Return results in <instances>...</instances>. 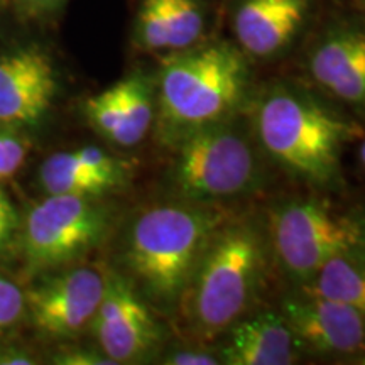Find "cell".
<instances>
[{
	"instance_id": "4",
	"label": "cell",
	"mask_w": 365,
	"mask_h": 365,
	"mask_svg": "<svg viewBox=\"0 0 365 365\" xmlns=\"http://www.w3.org/2000/svg\"><path fill=\"white\" fill-rule=\"evenodd\" d=\"M230 213L222 205L173 196L130 222L122 261L127 279L154 312L173 319L210 239Z\"/></svg>"
},
{
	"instance_id": "13",
	"label": "cell",
	"mask_w": 365,
	"mask_h": 365,
	"mask_svg": "<svg viewBox=\"0 0 365 365\" xmlns=\"http://www.w3.org/2000/svg\"><path fill=\"white\" fill-rule=\"evenodd\" d=\"M83 113L88 124L112 144L139 145L154 129L156 81L143 71L130 73L86 98Z\"/></svg>"
},
{
	"instance_id": "1",
	"label": "cell",
	"mask_w": 365,
	"mask_h": 365,
	"mask_svg": "<svg viewBox=\"0 0 365 365\" xmlns=\"http://www.w3.org/2000/svg\"><path fill=\"white\" fill-rule=\"evenodd\" d=\"M247 115L271 166L312 191L345 188V150L365 134L362 122L349 110L312 86L276 80L255 88Z\"/></svg>"
},
{
	"instance_id": "27",
	"label": "cell",
	"mask_w": 365,
	"mask_h": 365,
	"mask_svg": "<svg viewBox=\"0 0 365 365\" xmlns=\"http://www.w3.org/2000/svg\"><path fill=\"white\" fill-rule=\"evenodd\" d=\"M355 7H357V12L365 19V0H355Z\"/></svg>"
},
{
	"instance_id": "10",
	"label": "cell",
	"mask_w": 365,
	"mask_h": 365,
	"mask_svg": "<svg viewBox=\"0 0 365 365\" xmlns=\"http://www.w3.org/2000/svg\"><path fill=\"white\" fill-rule=\"evenodd\" d=\"M100 350L115 364L135 362L161 349L164 328L130 281L107 269L102 303L90 325Z\"/></svg>"
},
{
	"instance_id": "19",
	"label": "cell",
	"mask_w": 365,
	"mask_h": 365,
	"mask_svg": "<svg viewBox=\"0 0 365 365\" xmlns=\"http://www.w3.org/2000/svg\"><path fill=\"white\" fill-rule=\"evenodd\" d=\"M159 362L166 365H218L222 360L218 350L212 345L182 340L180 345L171 346L168 352L161 354Z\"/></svg>"
},
{
	"instance_id": "24",
	"label": "cell",
	"mask_w": 365,
	"mask_h": 365,
	"mask_svg": "<svg viewBox=\"0 0 365 365\" xmlns=\"http://www.w3.org/2000/svg\"><path fill=\"white\" fill-rule=\"evenodd\" d=\"M0 364L4 365H17V364H22V365H29L33 364V360H29V357H26V355H7V357H2L0 359Z\"/></svg>"
},
{
	"instance_id": "23",
	"label": "cell",
	"mask_w": 365,
	"mask_h": 365,
	"mask_svg": "<svg viewBox=\"0 0 365 365\" xmlns=\"http://www.w3.org/2000/svg\"><path fill=\"white\" fill-rule=\"evenodd\" d=\"M56 364L65 365H115L103 354H93L88 350H75V352H65L56 357Z\"/></svg>"
},
{
	"instance_id": "15",
	"label": "cell",
	"mask_w": 365,
	"mask_h": 365,
	"mask_svg": "<svg viewBox=\"0 0 365 365\" xmlns=\"http://www.w3.org/2000/svg\"><path fill=\"white\" fill-rule=\"evenodd\" d=\"M207 0H139L134 22L137 48L166 58L208 39Z\"/></svg>"
},
{
	"instance_id": "5",
	"label": "cell",
	"mask_w": 365,
	"mask_h": 365,
	"mask_svg": "<svg viewBox=\"0 0 365 365\" xmlns=\"http://www.w3.org/2000/svg\"><path fill=\"white\" fill-rule=\"evenodd\" d=\"M168 149V186L175 198L225 207L267 185L271 164L255 143L247 112L191 132Z\"/></svg>"
},
{
	"instance_id": "9",
	"label": "cell",
	"mask_w": 365,
	"mask_h": 365,
	"mask_svg": "<svg viewBox=\"0 0 365 365\" xmlns=\"http://www.w3.org/2000/svg\"><path fill=\"white\" fill-rule=\"evenodd\" d=\"M317 0H230L232 41L254 65H272L298 48L308 34Z\"/></svg>"
},
{
	"instance_id": "2",
	"label": "cell",
	"mask_w": 365,
	"mask_h": 365,
	"mask_svg": "<svg viewBox=\"0 0 365 365\" xmlns=\"http://www.w3.org/2000/svg\"><path fill=\"white\" fill-rule=\"evenodd\" d=\"M274 266L266 220L230 213L217 228L173 317L182 340L212 345L252 313Z\"/></svg>"
},
{
	"instance_id": "7",
	"label": "cell",
	"mask_w": 365,
	"mask_h": 365,
	"mask_svg": "<svg viewBox=\"0 0 365 365\" xmlns=\"http://www.w3.org/2000/svg\"><path fill=\"white\" fill-rule=\"evenodd\" d=\"M100 198L48 195L31 210L24 250L31 266L51 269L70 264L97 247L110 225V212Z\"/></svg>"
},
{
	"instance_id": "26",
	"label": "cell",
	"mask_w": 365,
	"mask_h": 365,
	"mask_svg": "<svg viewBox=\"0 0 365 365\" xmlns=\"http://www.w3.org/2000/svg\"><path fill=\"white\" fill-rule=\"evenodd\" d=\"M359 143H360V148H359V159H360V164H362V168L365 170V134L362 135V139H360Z\"/></svg>"
},
{
	"instance_id": "17",
	"label": "cell",
	"mask_w": 365,
	"mask_h": 365,
	"mask_svg": "<svg viewBox=\"0 0 365 365\" xmlns=\"http://www.w3.org/2000/svg\"><path fill=\"white\" fill-rule=\"evenodd\" d=\"M129 168L107 150L80 148L49 156L39 170L48 195H75L102 198L125 185Z\"/></svg>"
},
{
	"instance_id": "28",
	"label": "cell",
	"mask_w": 365,
	"mask_h": 365,
	"mask_svg": "<svg viewBox=\"0 0 365 365\" xmlns=\"http://www.w3.org/2000/svg\"><path fill=\"white\" fill-rule=\"evenodd\" d=\"M349 364H352V365H365V352L357 355V357H354Z\"/></svg>"
},
{
	"instance_id": "8",
	"label": "cell",
	"mask_w": 365,
	"mask_h": 365,
	"mask_svg": "<svg viewBox=\"0 0 365 365\" xmlns=\"http://www.w3.org/2000/svg\"><path fill=\"white\" fill-rule=\"evenodd\" d=\"M304 73L319 93L365 118V19L341 12L319 26L304 51Z\"/></svg>"
},
{
	"instance_id": "12",
	"label": "cell",
	"mask_w": 365,
	"mask_h": 365,
	"mask_svg": "<svg viewBox=\"0 0 365 365\" xmlns=\"http://www.w3.org/2000/svg\"><path fill=\"white\" fill-rule=\"evenodd\" d=\"M107 271L73 267L27 293L36 328L49 339H71L88 328L102 303Z\"/></svg>"
},
{
	"instance_id": "20",
	"label": "cell",
	"mask_w": 365,
	"mask_h": 365,
	"mask_svg": "<svg viewBox=\"0 0 365 365\" xmlns=\"http://www.w3.org/2000/svg\"><path fill=\"white\" fill-rule=\"evenodd\" d=\"M27 156L26 140L0 130V181L9 180L21 170Z\"/></svg>"
},
{
	"instance_id": "11",
	"label": "cell",
	"mask_w": 365,
	"mask_h": 365,
	"mask_svg": "<svg viewBox=\"0 0 365 365\" xmlns=\"http://www.w3.org/2000/svg\"><path fill=\"white\" fill-rule=\"evenodd\" d=\"M277 309L304 355L349 364L365 352V314L349 304L293 287Z\"/></svg>"
},
{
	"instance_id": "16",
	"label": "cell",
	"mask_w": 365,
	"mask_h": 365,
	"mask_svg": "<svg viewBox=\"0 0 365 365\" xmlns=\"http://www.w3.org/2000/svg\"><path fill=\"white\" fill-rule=\"evenodd\" d=\"M223 365H291L304 352L279 309H254L218 340Z\"/></svg>"
},
{
	"instance_id": "14",
	"label": "cell",
	"mask_w": 365,
	"mask_h": 365,
	"mask_svg": "<svg viewBox=\"0 0 365 365\" xmlns=\"http://www.w3.org/2000/svg\"><path fill=\"white\" fill-rule=\"evenodd\" d=\"M56 68L39 48L0 54V124H34L51 107Z\"/></svg>"
},
{
	"instance_id": "6",
	"label": "cell",
	"mask_w": 365,
	"mask_h": 365,
	"mask_svg": "<svg viewBox=\"0 0 365 365\" xmlns=\"http://www.w3.org/2000/svg\"><path fill=\"white\" fill-rule=\"evenodd\" d=\"M264 220L274 266L293 287L307 284L330 259L365 244V203L336 205L322 191L281 200Z\"/></svg>"
},
{
	"instance_id": "25",
	"label": "cell",
	"mask_w": 365,
	"mask_h": 365,
	"mask_svg": "<svg viewBox=\"0 0 365 365\" xmlns=\"http://www.w3.org/2000/svg\"><path fill=\"white\" fill-rule=\"evenodd\" d=\"M31 6L38 7V9H54L58 7L63 0H29Z\"/></svg>"
},
{
	"instance_id": "3",
	"label": "cell",
	"mask_w": 365,
	"mask_h": 365,
	"mask_svg": "<svg viewBox=\"0 0 365 365\" xmlns=\"http://www.w3.org/2000/svg\"><path fill=\"white\" fill-rule=\"evenodd\" d=\"M156 81L159 144L171 148L191 132L239 117L254 97V63L232 39H205L163 58Z\"/></svg>"
},
{
	"instance_id": "22",
	"label": "cell",
	"mask_w": 365,
	"mask_h": 365,
	"mask_svg": "<svg viewBox=\"0 0 365 365\" xmlns=\"http://www.w3.org/2000/svg\"><path fill=\"white\" fill-rule=\"evenodd\" d=\"M17 225L16 208L9 200V196L0 190V247L6 245V242L11 239L14 228Z\"/></svg>"
},
{
	"instance_id": "18",
	"label": "cell",
	"mask_w": 365,
	"mask_h": 365,
	"mask_svg": "<svg viewBox=\"0 0 365 365\" xmlns=\"http://www.w3.org/2000/svg\"><path fill=\"white\" fill-rule=\"evenodd\" d=\"M294 289L345 303L365 314V244L330 259L307 284Z\"/></svg>"
},
{
	"instance_id": "21",
	"label": "cell",
	"mask_w": 365,
	"mask_h": 365,
	"mask_svg": "<svg viewBox=\"0 0 365 365\" xmlns=\"http://www.w3.org/2000/svg\"><path fill=\"white\" fill-rule=\"evenodd\" d=\"M24 312V296L14 282L0 276V335L16 325Z\"/></svg>"
}]
</instances>
